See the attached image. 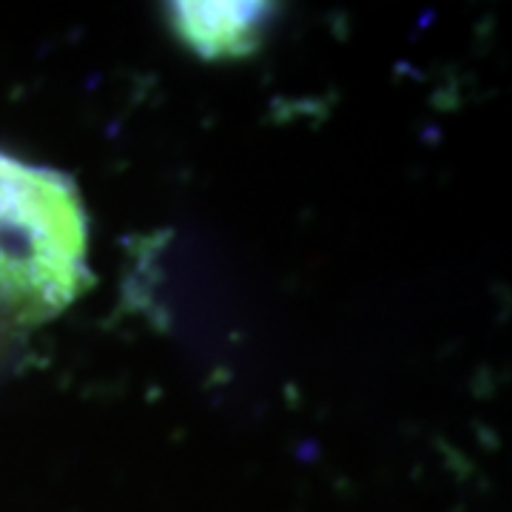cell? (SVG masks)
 I'll list each match as a JSON object with an SVG mask.
<instances>
[{
    "label": "cell",
    "mask_w": 512,
    "mask_h": 512,
    "mask_svg": "<svg viewBox=\"0 0 512 512\" xmlns=\"http://www.w3.org/2000/svg\"><path fill=\"white\" fill-rule=\"evenodd\" d=\"M168 9L174 32L205 60L251 55L271 18L268 3H171Z\"/></svg>",
    "instance_id": "2"
},
{
    "label": "cell",
    "mask_w": 512,
    "mask_h": 512,
    "mask_svg": "<svg viewBox=\"0 0 512 512\" xmlns=\"http://www.w3.org/2000/svg\"><path fill=\"white\" fill-rule=\"evenodd\" d=\"M89 285V217L72 177L0 154V308L40 322Z\"/></svg>",
    "instance_id": "1"
}]
</instances>
